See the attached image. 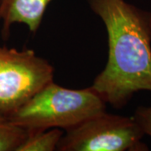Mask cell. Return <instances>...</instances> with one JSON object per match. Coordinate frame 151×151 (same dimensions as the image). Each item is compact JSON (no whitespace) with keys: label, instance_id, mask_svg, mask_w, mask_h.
Masks as SVG:
<instances>
[{"label":"cell","instance_id":"6da1fadb","mask_svg":"<svg viewBox=\"0 0 151 151\" xmlns=\"http://www.w3.org/2000/svg\"><path fill=\"white\" fill-rule=\"evenodd\" d=\"M103 22L107 64L92 87L114 108L125 107L136 92H151V12L126 0H87Z\"/></svg>","mask_w":151,"mask_h":151},{"label":"cell","instance_id":"7a4b0ae2","mask_svg":"<svg viewBox=\"0 0 151 151\" xmlns=\"http://www.w3.org/2000/svg\"><path fill=\"white\" fill-rule=\"evenodd\" d=\"M107 103L92 86L69 89L50 81L9 118L29 130H66L106 111Z\"/></svg>","mask_w":151,"mask_h":151},{"label":"cell","instance_id":"3957f363","mask_svg":"<svg viewBox=\"0 0 151 151\" xmlns=\"http://www.w3.org/2000/svg\"><path fill=\"white\" fill-rule=\"evenodd\" d=\"M59 151H145L144 131L133 117L103 113L65 130Z\"/></svg>","mask_w":151,"mask_h":151},{"label":"cell","instance_id":"277c9868","mask_svg":"<svg viewBox=\"0 0 151 151\" xmlns=\"http://www.w3.org/2000/svg\"><path fill=\"white\" fill-rule=\"evenodd\" d=\"M53 78V65L33 50L0 46V115L9 119Z\"/></svg>","mask_w":151,"mask_h":151},{"label":"cell","instance_id":"5b68a950","mask_svg":"<svg viewBox=\"0 0 151 151\" xmlns=\"http://www.w3.org/2000/svg\"><path fill=\"white\" fill-rule=\"evenodd\" d=\"M52 0H0V19L2 36H9L14 24H24L32 34H35L42 23L44 15Z\"/></svg>","mask_w":151,"mask_h":151},{"label":"cell","instance_id":"8992f818","mask_svg":"<svg viewBox=\"0 0 151 151\" xmlns=\"http://www.w3.org/2000/svg\"><path fill=\"white\" fill-rule=\"evenodd\" d=\"M63 134L60 129L29 131L26 139L17 151L57 150V146Z\"/></svg>","mask_w":151,"mask_h":151},{"label":"cell","instance_id":"52a82bcc","mask_svg":"<svg viewBox=\"0 0 151 151\" xmlns=\"http://www.w3.org/2000/svg\"><path fill=\"white\" fill-rule=\"evenodd\" d=\"M28 134L29 130L0 115V151H17Z\"/></svg>","mask_w":151,"mask_h":151},{"label":"cell","instance_id":"ba28073f","mask_svg":"<svg viewBox=\"0 0 151 151\" xmlns=\"http://www.w3.org/2000/svg\"><path fill=\"white\" fill-rule=\"evenodd\" d=\"M133 118L141 127L145 134L151 137V106H139L136 108Z\"/></svg>","mask_w":151,"mask_h":151}]
</instances>
